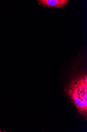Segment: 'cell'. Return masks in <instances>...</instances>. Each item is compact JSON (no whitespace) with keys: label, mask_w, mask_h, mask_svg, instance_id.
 <instances>
[{"label":"cell","mask_w":87,"mask_h":132,"mask_svg":"<svg viewBox=\"0 0 87 132\" xmlns=\"http://www.w3.org/2000/svg\"><path fill=\"white\" fill-rule=\"evenodd\" d=\"M0 132H1V131H0Z\"/></svg>","instance_id":"cell-2"},{"label":"cell","mask_w":87,"mask_h":132,"mask_svg":"<svg viewBox=\"0 0 87 132\" xmlns=\"http://www.w3.org/2000/svg\"><path fill=\"white\" fill-rule=\"evenodd\" d=\"M39 3L48 8H63L68 4L70 1L68 0H39Z\"/></svg>","instance_id":"cell-1"}]
</instances>
